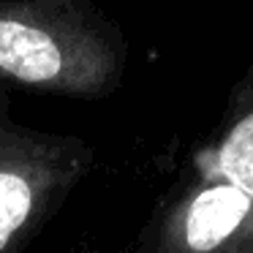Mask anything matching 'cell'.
I'll list each match as a JSON object with an SVG mask.
<instances>
[{"label":"cell","mask_w":253,"mask_h":253,"mask_svg":"<svg viewBox=\"0 0 253 253\" xmlns=\"http://www.w3.org/2000/svg\"><path fill=\"white\" fill-rule=\"evenodd\" d=\"M30 212V188L19 174L0 171V248L25 223Z\"/></svg>","instance_id":"cell-4"},{"label":"cell","mask_w":253,"mask_h":253,"mask_svg":"<svg viewBox=\"0 0 253 253\" xmlns=\"http://www.w3.org/2000/svg\"><path fill=\"white\" fill-rule=\"evenodd\" d=\"M220 171L229 177V182L253 199V115L237 123L234 131L220 147Z\"/></svg>","instance_id":"cell-3"},{"label":"cell","mask_w":253,"mask_h":253,"mask_svg":"<svg viewBox=\"0 0 253 253\" xmlns=\"http://www.w3.org/2000/svg\"><path fill=\"white\" fill-rule=\"evenodd\" d=\"M60 66V49L46 33L14 19H0V68L22 82H44Z\"/></svg>","instance_id":"cell-2"},{"label":"cell","mask_w":253,"mask_h":253,"mask_svg":"<svg viewBox=\"0 0 253 253\" xmlns=\"http://www.w3.org/2000/svg\"><path fill=\"white\" fill-rule=\"evenodd\" d=\"M251 210V199L234 185H218L199 193L191 204L185 237L193 251H212L226 240Z\"/></svg>","instance_id":"cell-1"}]
</instances>
